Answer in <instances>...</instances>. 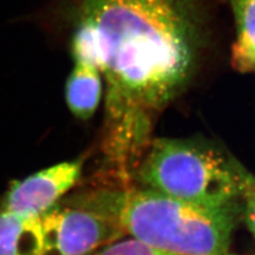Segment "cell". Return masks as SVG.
<instances>
[{
  "label": "cell",
  "instance_id": "6da1fadb",
  "mask_svg": "<svg viewBox=\"0 0 255 255\" xmlns=\"http://www.w3.org/2000/svg\"><path fill=\"white\" fill-rule=\"evenodd\" d=\"M74 62L106 83L105 151L128 180L152 141L155 118L185 91L207 39L206 0H82Z\"/></svg>",
  "mask_w": 255,
  "mask_h": 255
},
{
  "label": "cell",
  "instance_id": "7a4b0ae2",
  "mask_svg": "<svg viewBox=\"0 0 255 255\" xmlns=\"http://www.w3.org/2000/svg\"><path fill=\"white\" fill-rule=\"evenodd\" d=\"M68 205L108 217L124 234L174 255H227L241 207L207 209L150 188H103Z\"/></svg>",
  "mask_w": 255,
  "mask_h": 255
},
{
  "label": "cell",
  "instance_id": "3957f363",
  "mask_svg": "<svg viewBox=\"0 0 255 255\" xmlns=\"http://www.w3.org/2000/svg\"><path fill=\"white\" fill-rule=\"evenodd\" d=\"M135 174L143 187L191 204L241 207L231 155L195 139L152 140Z\"/></svg>",
  "mask_w": 255,
  "mask_h": 255
},
{
  "label": "cell",
  "instance_id": "277c9868",
  "mask_svg": "<svg viewBox=\"0 0 255 255\" xmlns=\"http://www.w3.org/2000/svg\"><path fill=\"white\" fill-rule=\"evenodd\" d=\"M41 218L43 255H93L124 235L115 222L84 207L57 206Z\"/></svg>",
  "mask_w": 255,
  "mask_h": 255
},
{
  "label": "cell",
  "instance_id": "5b68a950",
  "mask_svg": "<svg viewBox=\"0 0 255 255\" xmlns=\"http://www.w3.org/2000/svg\"><path fill=\"white\" fill-rule=\"evenodd\" d=\"M82 166V161L63 162L12 182L1 202V211L26 217L43 216L78 182Z\"/></svg>",
  "mask_w": 255,
  "mask_h": 255
},
{
  "label": "cell",
  "instance_id": "8992f818",
  "mask_svg": "<svg viewBox=\"0 0 255 255\" xmlns=\"http://www.w3.org/2000/svg\"><path fill=\"white\" fill-rule=\"evenodd\" d=\"M101 71L89 64L75 62L66 80L65 101L75 117L87 121L98 110L103 97Z\"/></svg>",
  "mask_w": 255,
  "mask_h": 255
},
{
  "label": "cell",
  "instance_id": "52a82bcc",
  "mask_svg": "<svg viewBox=\"0 0 255 255\" xmlns=\"http://www.w3.org/2000/svg\"><path fill=\"white\" fill-rule=\"evenodd\" d=\"M41 218L0 211V255H43Z\"/></svg>",
  "mask_w": 255,
  "mask_h": 255
},
{
  "label": "cell",
  "instance_id": "ba28073f",
  "mask_svg": "<svg viewBox=\"0 0 255 255\" xmlns=\"http://www.w3.org/2000/svg\"><path fill=\"white\" fill-rule=\"evenodd\" d=\"M236 23L232 60L235 68L255 73V0H231Z\"/></svg>",
  "mask_w": 255,
  "mask_h": 255
},
{
  "label": "cell",
  "instance_id": "9c48e42d",
  "mask_svg": "<svg viewBox=\"0 0 255 255\" xmlns=\"http://www.w3.org/2000/svg\"><path fill=\"white\" fill-rule=\"evenodd\" d=\"M231 164L238 186L241 213L244 214L247 226L255 236V174L232 155Z\"/></svg>",
  "mask_w": 255,
  "mask_h": 255
},
{
  "label": "cell",
  "instance_id": "30bf717a",
  "mask_svg": "<svg viewBox=\"0 0 255 255\" xmlns=\"http://www.w3.org/2000/svg\"><path fill=\"white\" fill-rule=\"evenodd\" d=\"M94 255H174L152 248L136 239H126L116 243H111L105 248L99 250Z\"/></svg>",
  "mask_w": 255,
  "mask_h": 255
},
{
  "label": "cell",
  "instance_id": "8fae6325",
  "mask_svg": "<svg viewBox=\"0 0 255 255\" xmlns=\"http://www.w3.org/2000/svg\"><path fill=\"white\" fill-rule=\"evenodd\" d=\"M227 255H233V254H230V253H229V254H227Z\"/></svg>",
  "mask_w": 255,
  "mask_h": 255
}]
</instances>
